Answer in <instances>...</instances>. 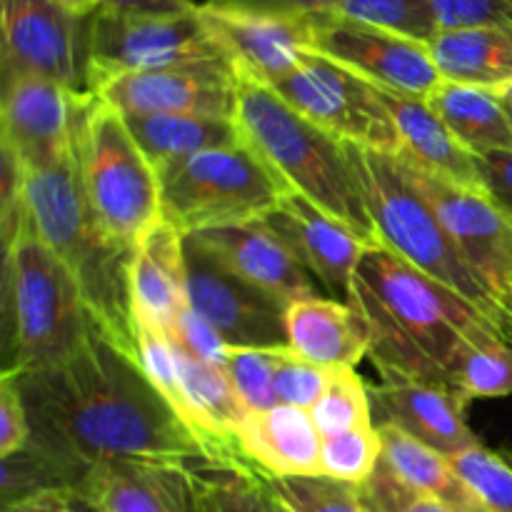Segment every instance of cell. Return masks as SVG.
<instances>
[{"mask_svg":"<svg viewBox=\"0 0 512 512\" xmlns=\"http://www.w3.org/2000/svg\"><path fill=\"white\" fill-rule=\"evenodd\" d=\"M13 375L28 413L25 448L58 465L75 493L110 460H150L185 468L215 463L198 435L150 383L138 355L100 325L63 363Z\"/></svg>","mask_w":512,"mask_h":512,"instance_id":"1","label":"cell"},{"mask_svg":"<svg viewBox=\"0 0 512 512\" xmlns=\"http://www.w3.org/2000/svg\"><path fill=\"white\" fill-rule=\"evenodd\" d=\"M350 305L368 323V358L380 375L450 388L453 368L473 345L512 338L485 310L380 243L360 258Z\"/></svg>","mask_w":512,"mask_h":512,"instance_id":"2","label":"cell"},{"mask_svg":"<svg viewBox=\"0 0 512 512\" xmlns=\"http://www.w3.org/2000/svg\"><path fill=\"white\" fill-rule=\"evenodd\" d=\"M20 178L18 213L3 228V238L13 230L15 220H25L30 230L68 265L103 333L120 348L138 355L130 303L133 248L110 240L95 223L80 183L75 148L53 168Z\"/></svg>","mask_w":512,"mask_h":512,"instance_id":"3","label":"cell"},{"mask_svg":"<svg viewBox=\"0 0 512 512\" xmlns=\"http://www.w3.org/2000/svg\"><path fill=\"white\" fill-rule=\"evenodd\" d=\"M238 78L235 120L245 143L293 188V193L323 208L368 245H378V230L343 140L303 118L270 85L245 75Z\"/></svg>","mask_w":512,"mask_h":512,"instance_id":"4","label":"cell"},{"mask_svg":"<svg viewBox=\"0 0 512 512\" xmlns=\"http://www.w3.org/2000/svg\"><path fill=\"white\" fill-rule=\"evenodd\" d=\"M3 243V373L63 363L98 325L83 290L25 220H15Z\"/></svg>","mask_w":512,"mask_h":512,"instance_id":"5","label":"cell"},{"mask_svg":"<svg viewBox=\"0 0 512 512\" xmlns=\"http://www.w3.org/2000/svg\"><path fill=\"white\" fill-rule=\"evenodd\" d=\"M345 148L358 173L380 245L408 260L420 273L468 298L512 333V318L495 303L483 280L458 253L405 165L390 153H378L353 143H345Z\"/></svg>","mask_w":512,"mask_h":512,"instance_id":"6","label":"cell"},{"mask_svg":"<svg viewBox=\"0 0 512 512\" xmlns=\"http://www.w3.org/2000/svg\"><path fill=\"white\" fill-rule=\"evenodd\" d=\"M75 155L95 223L110 240L135 248L163 218L160 178L123 113L90 95L75 138Z\"/></svg>","mask_w":512,"mask_h":512,"instance_id":"7","label":"cell"},{"mask_svg":"<svg viewBox=\"0 0 512 512\" xmlns=\"http://www.w3.org/2000/svg\"><path fill=\"white\" fill-rule=\"evenodd\" d=\"M158 178L163 220L183 235L265 220L293 193L248 143L168 163Z\"/></svg>","mask_w":512,"mask_h":512,"instance_id":"8","label":"cell"},{"mask_svg":"<svg viewBox=\"0 0 512 512\" xmlns=\"http://www.w3.org/2000/svg\"><path fill=\"white\" fill-rule=\"evenodd\" d=\"M200 5V3H198ZM228 60L198 8L185 15H90L88 93L103 80L175 65Z\"/></svg>","mask_w":512,"mask_h":512,"instance_id":"9","label":"cell"},{"mask_svg":"<svg viewBox=\"0 0 512 512\" xmlns=\"http://www.w3.org/2000/svg\"><path fill=\"white\" fill-rule=\"evenodd\" d=\"M270 88L333 138L378 153H400L398 130L380 88L325 55L308 50L298 68Z\"/></svg>","mask_w":512,"mask_h":512,"instance_id":"10","label":"cell"},{"mask_svg":"<svg viewBox=\"0 0 512 512\" xmlns=\"http://www.w3.org/2000/svg\"><path fill=\"white\" fill-rule=\"evenodd\" d=\"M90 93H75L53 80L3 75L0 145L20 175L40 173L68 158L88 110Z\"/></svg>","mask_w":512,"mask_h":512,"instance_id":"11","label":"cell"},{"mask_svg":"<svg viewBox=\"0 0 512 512\" xmlns=\"http://www.w3.org/2000/svg\"><path fill=\"white\" fill-rule=\"evenodd\" d=\"M310 50L390 93L425 100L443 80L428 43L345 18L335 10L310 15Z\"/></svg>","mask_w":512,"mask_h":512,"instance_id":"12","label":"cell"},{"mask_svg":"<svg viewBox=\"0 0 512 512\" xmlns=\"http://www.w3.org/2000/svg\"><path fill=\"white\" fill-rule=\"evenodd\" d=\"M0 10L3 75H30L88 93L90 15L55 0H0Z\"/></svg>","mask_w":512,"mask_h":512,"instance_id":"13","label":"cell"},{"mask_svg":"<svg viewBox=\"0 0 512 512\" xmlns=\"http://www.w3.org/2000/svg\"><path fill=\"white\" fill-rule=\"evenodd\" d=\"M398 158V155H395ZM400 160V158H398ZM435 210L458 253L512 318V218L483 190L445 180L400 160Z\"/></svg>","mask_w":512,"mask_h":512,"instance_id":"14","label":"cell"},{"mask_svg":"<svg viewBox=\"0 0 512 512\" xmlns=\"http://www.w3.org/2000/svg\"><path fill=\"white\" fill-rule=\"evenodd\" d=\"M240 78L230 60L175 65V68L125 73L90 90L123 115H238Z\"/></svg>","mask_w":512,"mask_h":512,"instance_id":"15","label":"cell"},{"mask_svg":"<svg viewBox=\"0 0 512 512\" xmlns=\"http://www.w3.org/2000/svg\"><path fill=\"white\" fill-rule=\"evenodd\" d=\"M190 308L228 348H290L288 305L235 278L185 243Z\"/></svg>","mask_w":512,"mask_h":512,"instance_id":"16","label":"cell"},{"mask_svg":"<svg viewBox=\"0 0 512 512\" xmlns=\"http://www.w3.org/2000/svg\"><path fill=\"white\" fill-rule=\"evenodd\" d=\"M265 225L283 240L328 298L350 303L353 278L368 243L300 193H288Z\"/></svg>","mask_w":512,"mask_h":512,"instance_id":"17","label":"cell"},{"mask_svg":"<svg viewBox=\"0 0 512 512\" xmlns=\"http://www.w3.org/2000/svg\"><path fill=\"white\" fill-rule=\"evenodd\" d=\"M185 243L228 270L230 275L263 290L283 305L318 298L315 280L285 248L283 240L265 225V220L200 230V233L185 235Z\"/></svg>","mask_w":512,"mask_h":512,"instance_id":"18","label":"cell"},{"mask_svg":"<svg viewBox=\"0 0 512 512\" xmlns=\"http://www.w3.org/2000/svg\"><path fill=\"white\" fill-rule=\"evenodd\" d=\"M198 13L238 75L263 85H275L293 73L310 50V15L245 13L208 3H200Z\"/></svg>","mask_w":512,"mask_h":512,"instance_id":"19","label":"cell"},{"mask_svg":"<svg viewBox=\"0 0 512 512\" xmlns=\"http://www.w3.org/2000/svg\"><path fill=\"white\" fill-rule=\"evenodd\" d=\"M383 383L370 388L373 413L445 458L478 445V435L465 420V400L445 385L420 383L403 375H380Z\"/></svg>","mask_w":512,"mask_h":512,"instance_id":"20","label":"cell"},{"mask_svg":"<svg viewBox=\"0 0 512 512\" xmlns=\"http://www.w3.org/2000/svg\"><path fill=\"white\" fill-rule=\"evenodd\" d=\"M130 303L135 323L168 335L190 308L185 235L160 218L135 243L130 258Z\"/></svg>","mask_w":512,"mask_h":512,"instance_id":"21","label":"cell"},{"mask_svg":"<svg viewBox=\"0 0 512 512\" xmlns=\"http://www.w3.org/2000/svg\"><path fill=\"white\" fill-rule=\"evenodd\" d=\"M100 512H198L193 468L150 460H110L80 490Z\"/></svg>","mask_w":512,"mask_h":512,"instance_id":"22","label":"cell"},{"mask_svg":"<svg viewBox=\"0 0 512 512\" xmlns=\"http://www.w3.org/2000/svg\"><path fill=\"white\" fill-rule=\"evenodd\" d=\"M238 450L245 463L265 478H318L323 435L310 410L275 405L245 418L238 430Z\"/></svg>","mask_w":512,"mask_h":512,"instance_id":"23","label":"cell"},{"mask_svg":"<svg viewBox=\"0 0 512 512\" xmlns=\"http://www.w3.org/2000/svg\"><path fill=\"white\" fill-rule=\"evenodd\" d=\"M288 340L298 358L328 370L355 368L373 343L355 305L320 295L288 305Z\"/></svg>","mask_w":512,"mask_h":512,"instance_id":"24","label":"cell"},{"mask_svg":"<svg viewBox=\"0 0 512 512\" xmlns=\"http://www.w3.org/2000/svg\"><path fill=\"white\" fill-rule=\"evenodd\" d=\"M380 98L398 130L400 160L465 188L483 190L475 155L450 133L448 125L430 110L423 98L390 93V90H380Z\"/></svg>","mask_w":512,"mask_h":512,"instance_id":"25","label":"cell"},{"mask_svg":"<svg viewBox=\"0 0 512 512\" xmlns=\"http://www.w3.org/2000/svg\"><path fill=\"white\" fill-rule=\"evenodd\" d=\"M428 50L443 80L493 93L512 83V23L438 33Z\"/></svg>","mask_w":512,"mask_h":512,"instance_id":"26","label":"cell"},{"mask_svg":"<svg viewBox=\"0 0 512 512\" xmlns=\"http://www.w3.org/2000/svg\"><path fill=\"white\" fill-rule=\"evenodd\" d=\"M123 118L155 170L208 150L235 148L245 143L235 118H210V115H123Z\"/></svg>","mask_w":512,"mask_h":512,"instance_id":"27","label":"cell"},{"mask_svg":"<svg viewBox=\"0 0 512 512\" xmlns=\"http://www.w3.org/2000/svg\"><path fill=\"white\" fill-rule=\"evenodd\" d=\"M425 103L473 155L512 150V125L493 90L440 80Z\"/></svg>","mask_w":512,"mask_h":512,"instance_id":"28","label":"cell"},{"mask_svg":"<svg viewBox=\"0 0 512 512\" xmlns=\"http://www.w3.org/2000/svg\"><path fill=\"white\" fill-rule=\"evenodd\" d=\"M383 440V460L403 483L440 503L450 505L455 512H485L483 505L475 500L468 485L455 473L450 458L438 450L418 443L393 425H375Z\"/></svg>","mask_w":512,"mask_h":512,"instance_id":"29","label":"cell"},{"mask_svg":"<svg viewBox=\"0 0 512 512\" xmlns=\"http://www.w3.org/2000/svg\"><path fill=\"white\" fill-rule=\"evenodd\" d=\"M198 512H280L263 473L245 463H210L193 470Z\"/></svg>","mask_w":512,"mask_h":512,"instance_id":"30","label":"cell"},{"mask_svg":"<svg viewBox=\"0 0 512 512\" xmlns=\"http://www.w3.org/2000/svg\"><path fill=\"white\" fill-rule=\"evenodd\" d=\"M450 390L465 403L512 395V338H490L473 345L453 368Z\"/></svg>","mask_w":512,"mask_h":512,"instance_id":"31","label":"cell"},{"mask_svg":"<svg viewBox=\"0 0 512 512\" xmlns=\"http://www.w3.org/2000/svg\"><path fill=\"white\" fill-rule=\"evenodd\" d=\"M313 423L323 438L358 428H373V400L355 368L333 370L328 388L310 408Z\"/></svg>","mask_w":512,"mask_h":512,"instance_id":"32","label":"cell"},{"mask_svg":"<svg viewBox=\"0 0 512 512\" xmlns=\"http://www.w3.org/2000/svg\"><path fill=\"white\" fill-rule=\"evenodd\" d=\"M485 512H512V458L483 443L450 458Z\"/></svg>","mask_w":512,"mask_h":512,"instance_id":"33","label":"cell"},{"mask_svg":"<svg viewBox=\"0 0 512 512\" xmlns=\"http://www.w3.org/2000/svg\"><path fill=\"white\" fill-rule=\"evenodd\" d=\"M288 350L290 348H230L225 373L250 413L278 405L275 373Z\"/></svg>","mask_w":512,"mask_h":512,"instance_id":"34","label":"cell"},{"mask_svg":"<svg viewBox=\"0 0 512 512\" xmlns=\"http://www.w3.org/2000/svg\"><path fill=\"white\" fill-rule=\"evenodd\" d=\"M0 500L3 510L10 505H18L23 500L35 498L43 493H68L73 488V480L63 473L55 463L43 458L35 450L23 448L13 455L0 458Z\"/></svg>","mask_w":512,"mask_h":512,"instance_id":"35","label":"cell"},{"mask_svg":"<svg viewBox=\"0 0 512 512\" xmlns=\"http://www.w3.org/2000/svg\"><path fill=\"white\" fill-rule=\"evenodd\" d=\"M380 458H383V440L373 425V428H358L323 438L320 468L325 478L363 485L375 473Z\"/></svg>","mask_w":512,"mask_h":512,"instance_id":"36","label":"cell"},{"mask_svg":"<svg viewBox=\"0 0 512 512\" xmlns=\"http://www.w3.org/2000/svg\"><path fill=\"white\" fill-rule=\"evenodd\" d=\"M335 13L430 43L438 35L428 0H340Z\"/></svg>","mask_w":512,"mask_h":512,"instance_id":"37","label":"cell"},{"mask_svg":"<svg viewBox=\"0 0 512 512\" xmlns=\"http://www.w3.org/2000/svg\"><path fill=\"white\" fill-rule=\"evenodd\" d=\"M275 498L290 512H370L358 485L325 478H265Z\"/></svg>","mask_w":512,"mask_h":512,"instance_id":"38","label":"cell"},{"mask_svg":"<svg viewBox=\"0 0 512 512\" xmlns=\"http://www.w3.org/2000/svg\"><path fill=\"white\" fill-rule=\"evenodd\" d=\"M360 498L370 512H455L450 505L410 488L380 458L375 473L358 485Z\"/></svg>","mask_w":512,"mask_h":512,"instance_id":"39","label":"cell"},{"mask_svg":"<svg viewBox=\"0 0 512 512\" xmlns=\"http://www.w3.org/2000/svg\"><path fill=\"white\" fill-rule=\"evenodd\" d=\"M330 378H333V370L308 363V360L298 358L293 350H288L278 373H275V398H278V405L310 410L318 403L320 395L325 393Z\"/></svg>","mask_w":512,"mask_h":512,"instance_id":"40","label":"cell"},{"mask_svg":"<svg viewBox=\"0 0 512 512\" xmlns=\"http://www.w3.org/2000/svg\"><path fill=\"white\" fill-rule=\"evenodd\" d=\"M438 33L512 23V8L505 0H428Z\"/></svg>","mask_w":512,"mask_h":512,"instance_id":"41","label":"cell"},{"mask_svg":"<svg viewBox=\"0 0 512 512\" xmlns=\"http://www.w3.org/2000/svg\"><path fill=\"white\" fill-rule=\"evenodd\" d=\"M168 340L175 348L183 350L185 355L198 360V363L215 365V368L225 370L230 348L225 345V340L220 338L218 330H215L203 315L195 313L193 308H188L180 315L175 328L168 333Z\"/></svg>","mask_w":512,"mask_h":512,"instance_id":"42","label":"cell"},{"mask_svg":"<svg viewBox=\"0 0 512 512\" xmlns=\"http://www.w3.org/2000/svg\"><path fill=\"white\" fill-rule=\"evenodd\" d=\"M30 425L25 403L13 375L0 378V458L13 455L28 445Z\"/></svg>","mask_w":512,"mask_h":512,"instance_id":"43","label":"cell"},{"mask_svg":"<svg viewBox=\"0 0 512 512\" xmlns=\"http://www.w3.org/2000/svg\"><path fill=\"white\" fill-rule=\"evenodd\" d=\"M480 185L495 205L512 218V150H490L475 155Z\"/></svg>","mask_w":512,"mask_h":512,"instance_id":"44","label":"cell"},{"mask_svg":"<svg viewBox=\"0 0 512 512\" xmlns=\"http://www.w3.org/2000/svg\"><path fill=\"white\" fill-rule=\"evenodd\" d=\"M213 8L245 10V13L288 15V18H308V15L335 10L340 0H205Z\"/></svg>","mask_w":512,"mask_h":512,"instance_id":"45","label":"cell"},{"mask_svg":"<svg viewBox=\"0 0 512 512\" xmlns=\"http://www.w3.org/2000/svg\"><path fill=\"white\" fill-rule=\"evenodd\" d=\"M198 3L193 0H98V8L105 13L118 15H153V18H163V15H185L193 13Z\"/></svg>","mask_w":512,"mask_h":512,"instance_id":"46","label":"cell"},{"mask_svg":"<svg viewBox=\"0 0 512 512\" xmlns=\"http://www.w3.org/2000/svg\"><path fill=\"white\" fill-rule=\"evenodd\" d=\"M68 493L35 495V498L23 500V503L10 505L3 512H68Z\"/></svg>","mask_w":512,"mask_h":512,"instance_id":"47","label":"cell"},{"mask_svg":"<svg viewBox=\"0 0 512 512\" xmlns=\"http://www.w3.org/2000/svg\"><path fill=\"white\" fill-rule=\"evenodd\" d=\"M68 512H100V510H98V505H95L93 500L88 498V495L70 490V493H68Z\"/></svg>","mask_w":512,"mask_h":512,"instance_id":"48","label":"cell"},{"mask_svg":"<svg viewBox=\"0 0 512 512\" xmlns=\"http://www.w3.org/2000/svg\"><path fill=\"white\" fill-rule=\"evenodd\" d=\"M58 5H63V8L73 10V13L78 15H93L95 13V5L93 0H55Z\"/></svg>","mask_w":512,"mask_h":512,"instance_id":"49","label":"cell"},{"mask_svg":"<svg viewBox=\"0 0 512 512\" xmlns=\"http://www.w3.org/2000/svg\"><path fill=\"white\" fill-rule=\"evenodd\" d=\"M495 93H498L500 103H503L505 113H508V120H510V125H512V83L505 85V88L495 90Z\"/></svg>","mask_w":512,"mask_h":512,"instance_id":"50","label":"cell"},{"mask_svg":"<svg viewBox=\"0 0 512 512\" xmlns=\"http://www.w3.org/2000/svg\"><path fill=\"white\" fill-rule=\"evenodd\" d=\"M275 500H278V498H275ZM278 508H280V512H290L288 508H285V505H283V503H280V500H278Z\"/></svg>","mask_w":512,"mask_h":512,"instance_id":"51","label":"cell"},{"mask_svg":"<svg viewBox=\"0 0 512 512\" xmlns=\"http://www.w3.org/2000/svg\"><path fill=\"white\" fill-rule=\"evenodd\" d=\"M505 3H508V5H510V8H512V0H505Z\"/></svg>","mask_w":512,"mask_h":512,"instance_id":"52","label":"cell"},{"mask_svg":"<svg viewBox=\"0 0 512 512\" xmlns=\"http://www.w3.org/2000/svg\"><path fill=\"white\" fill-rule=\"evenodd\" d=\"M93 5H95V8H98V0H93Z\"/></svg>","mask_w":512,"mask_h":512,"instance_id":"53","label":"cell"}]
</instances>
